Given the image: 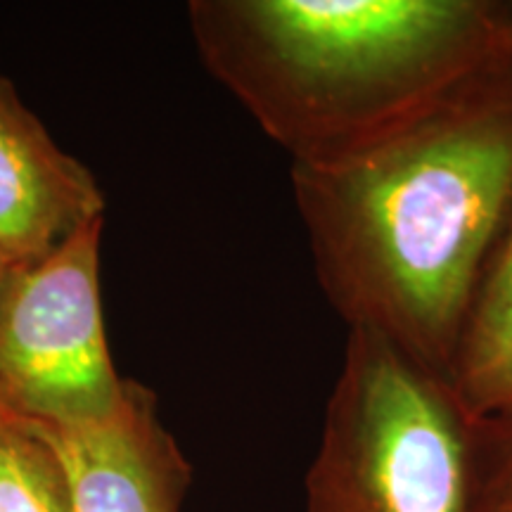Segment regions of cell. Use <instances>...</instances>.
Listing matches in <instances>:
<instances>
[{
    "instance_id": "9c48e42d",
    "label": "cell",
    "mask_w": 512,
    "mask_h": 512,
    "mask_svg": "<svg viewBox=\"0 0 512 512\" xmlns=\"http://www.w3.org/2000/svg\"><path fill=\"white\" fill-rule=\"evenodd\" d=\"M472 512H512V415L477 420Z\"/></svg>"
},
{
    "instance_id": "8992f818",
    "label": "cell",
    "mask_w": 512,
    "mask_h": 512,
    "mask_svg": "<svg viewBox=\"0 0 512 512\" xmlns=\"http://www.w3.org/2000/svg\"><path fill=\"white\" fill-rule=\"evenodd\" d=\"M105 219V195L79 159L0 76V254L31 261L86 223Z\"/></svg>"
},
{
    "instance_id": "3957f363",
    "label": "cell",
    "mask_w": 512,
    "mask_h": 512,
    "mask_svg": "<svg viewBox=\"0 0 512 512\" xmlns=\"http://www.w3.org/2000/svg\"><path fill=\"white\" fill-rule=\"evenodd\" d=\"M477 418L444 375L370 330H349L304 512H472Z\"/></svg>"
},
{
    "instance_id": "277c9868",
    "label": "cell",
    "mask_w": 512,
    "mask_h": 512,
    "mask_svg": "<svg viewBox=\"0 0 512 512\" xmlns=\"http://www.w3.org/2000/svg\"><path fill=\"white\" fill-rule=\"evenodd\" d=\"M91 221L0 283V403L43 425L110 418L126 399L105 339L100 238Z\"/></svg>"
},
{
    "instance_id": "7a4b0ae2",
    "label": "cell",
    "mask_w": 512,
    "mask_h": 512,
    "mask_svg": "<svg viewBox=\"0 0 512 512\" xmlns=\"http://www.w3.org/2000/svg\"><path fill=\"white\" fill-rule=\"evenodd\" d=\"M188 19L292 164L384 136L512 53V0H192Z\"/></svg>"
},
{
    "instance_id": "5b68a950",
    "label": "cell",
    "mask_w": 512,
    "mask_h": 512,
    "mask_svg": "<svg viewBox=\"0 0 512 512\" xmlns=\"http://www.w3.org/2000/svg\"><path fill=\"white\" fill-rule=\"evenodd\" d=\"M34 427L60 458L74 512H181L192 467L138 382L110 418Z\"/></svg>"
},
{
    "instance_id": "30bf717a",
    "label": "cell",
    "mask_w": 512,
    "mask_h": 512,
    "mask_svg": "<svg viewBox=\"0 0 512 512\" xmlns=\"http://www.w3.org/2000/svg\"><path fill=\"white\" fill-rule=\"evenodd\" d=\"M12 264H10V261L8 259H5V256L3 254H0V283H3V278H5V273H8V268H10ZM0 411H8V408H5L3 406V403H0ZM12 413V411H10Z\"/></svg>"
},
{
    "instance_id": "6da1fadb",
    "label": "cell",
    "mask_w": 512,
    "mask_h": 512,
    "mask_svg": "<svg viewBox=\"0 0 512 512\" xmlns=\"http://www.w3.org/2000/svg\"><path fill=\"white\" fill-rule=\"evenodd\" d=\"M318 283L349 330L448 375L512 209V53L370 143L292 164Z\"/></svg>"
},
{
    "instance_id": "52a82bcc",
    "label": "cell",
    "mask_w": 512,
    "mask_h": 512,
    "mask_svg": "<svg viewBox=\"0 0 512 512\" xmlns=\"http://www.w3.org/2000/svg\"><path fill=\"white\" fill-rule=\"evenodd\" d=\"M446 380L472 418L512 415V209L472 292Z\"/></svg>"
},
{
    "instance_id": "ba28073f",
    "label": "cell",
    "mask_w": 512,
    "mask_h": 512,
    "mask_svg": "<svg viewBox=\"0 0 512 512\" xmlns=\"http://www.w3.org/2000/svg\"><path fill=\"white\" fill-rule=\"evenodd\" d=\"M0 512H74L60 458L10 411H0Z\"/></svg>"
}]
</instances>
